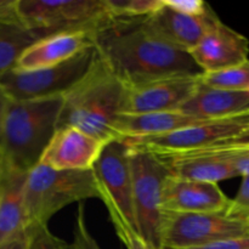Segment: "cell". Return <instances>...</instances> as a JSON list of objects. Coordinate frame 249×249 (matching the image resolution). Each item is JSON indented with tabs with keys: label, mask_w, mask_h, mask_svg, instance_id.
I'll list each match as a JSON object with an SVG mask.
<instances>
[{
	"label": "cell",
	"mask_w": 249,
	"mask_h": 249,
	"mask_svg": "<svg viewBox=\"0 0 249 249\" xmlns=\"http://www.w3.org/2000/svg\"><path fill=\"white\" fill-rule=\"evenodd\" d=\"M230 199L215 182L196 181L169 177L162 192L164 213L203 214L225 212Z\"/></svg>",
	"instance_id": "7c38bea8"
},
{
	"label": "cell",
	"mask_w": 249,
	"mask_h": 249,
	"mask_svg": "<svg viewBox=\"0 0 249 249\" xmlns=\"http://www.w3.org/2000/svg\"><path fill=\"white\" fill-rule=\"evenodd\" d=\"M96 60L97 53L91 46L53 67L31 72L11 70L0 77V88L15 101L63 96L88 74Z\"/></svg>",
	"instance_id": "52a82bcc"
},
{
	"label": "cell",
	"mask_w": 249,
	"mask_h": 249,
	"mask_svg": "<svg viewBox=\"0 0 249 249\" xmlns=\"http://www.w3.org/2000/svg\"><path fill=\"white\" fill-rule=\"evenodd\" d=\"M27 175L28 173L0 164V243L27 232Z\"/></svg>",
	"instance_id": "ac0fdd59"
},
{
	"label": "cell",
	"mask_w": 249,
	"mask_h": 249,
	"mask_svg": "<svg viewBox=\"0 0 249 249\" xmlns=\"http://www.w3.org/2000/svg\"><path fill=\"white\" fill-rule=\"evenodd\" d=\"M28 249H77L50 231L48 225H36L27 229Z\"/></svg>",
	"instance_id": "603a6c76"
},
{
	"label": "cell",
	"mask_w": 249,
	"mask_h": 249,
	"mask_svg": "<svg viewBox=\"0 0 249 249\" xmlns=\"http://www.w3.org/2000/svg\"><path fill=\"white\" fill-rule=\"evenodd\" d=\"M130 148L124 140H112L105 145L92 167L100 199L109 215L121 218L131 229H136L133 204V182Z\"/></svg>",
	"instance_id": "30bf717a"
},
{
	"label": "cell",
	"mask_w": 249,
	"mask_h": 249,
	"mask_svg": "<svg viewBox=\"0 0 249 249\" xmlns=\"http://www.w3.org/2000/svg\"><path fill=\"white\" fill-rule=\"evenodd\" d=\"M105 145L73 126L56 129L39 164L55 170H91Z\"/></svg>",
	"instance_id": "4fadbf2b"
},
{
	"label": "cell",
	"mask_w": 249,
	"mask_h": 249,
	"mask_svg": "<svg viewBox=\"0 0 249 249\" xmlns=\"http://www.w3.org/2000/svg\"><path fill=\"white\" fill-rule=\"evenodd\" d=\"M201 83L215 89L249 91V58L218 72L202 73Z\"/></svg>",
	"instance_id": "44dd1931"
},
{
	"label": "cell",
	"mask_w": 249,
	"mask_h": 249,
	"mask_svg": "<svg viewBox=\"0 0 249 249\" xmlns=\"http://www.w3.org/2000/svg\"><path fill=\"white\" fill-rule=\"evenodd\" d=\"M173 177L196 181L215 182L238 177L228 153L220 148H204L179 155L160 156Z\"/></svg>",
	"instance_id": "e0dca14e"
},
{
	"label": "cell",
	"mask_w": 249,
	"mask_h": 249,
	"mask_svg": "<svg viewBox=\"0 0 249 249\" xmlns=\"http://www.w3.org/2000/svg\"><path fill=\"white\" fill-rule=\"evenodd\" d=\"M111 18H145L162 7V0H105Z\"/></svg>",
	"instance_id": "7402d4cb"
},
{
	"label": "cell",
	"mask_w": 249,
	"mask_h": 249,
	"mask_svg": "<svg viewBox=\"0 0 249 249\" xmlns=\"http://www.w3.org/2000/svg\"><path fill=\"white\" fill-rule=\"evenodd\" d=\"M186 249H249V236L216 241V242L207 243V245L198 246V247Z\"/></svg>",
	"instance_id": "f1b7e54d"
},
{
	"label": "cell",
	"mask_w": 249,
	"mask_h": 249,
	"mask_svg": "<svg viewBox=\"0 0 249 249\" xmlns=\"http://www.w3.org/2000/svg\"><path fill=\"white\" fill-rule=\"evenodd\" d=\"M247 130H249V109L233 116L201 122L163 135L124 141L130 147L158 156H170L213 147L232 140Z\"/></svg>",
	"instance_id": "ba28073f"
},
{
	"label": "cell",
	"mask_w": 249,
	"mask_h": 249,
	"mask_svg": "<svg viewBox=\"0 0 249 249\" xmlns=\"http://www.w3.org/2000/svg\"><path fill=\"white\" fill-rule=\"evenodd\" d=\"M213 147H249V130L245 131L232 140H229Z\"/></svg>",
	"instance_id": "1f68e13d"
},
{
	"label": "cell",
	"mask_w": 249,
	"mask_h": 249,
	"mask_svg": "<svg viewBox=\"0 0 249 249\" xmlns=\"http://www.w3.org/2000/svg\"><path fill=\"white\" fill-rule=\"evenodd\" d=\"M220 148L228 153L238 177H249V147H208ZM204 150V148H203Z\"/></svg>",
	"instance_id": "83f0119b"
},
{
	"label": "cell",
	"mask_w": 249,
	"mask_h": 249,
	"mask_svg": "<svg viewBox=\"0 0 249 249\" xmlns=\"http://www.w3.org/2000/svg\"><path fill=\"white\" fill-rule=\"evenodd\" d=\"M189 53L203 73L218 72L248 60L249 40L219 18Z\"/></svg>",
	"instance_id": "5bb4252c"
},
{
	"label": "cell",
	"mask_w": 249,
	"mask_h": 249,
	"mask_svg": "<svg viewBox=\"0 0 249 249\" xmlns=\"http://www.w3.org/2000/svg\"><path fill=\"white\" fill-rule=\"evenodd\" d=\"M126 87L100 60L63 95L57 129L73 126L104 142L118 140L116 124L124 113Z\"/></svg>",
	"instance_id": "7a4b0ae2"
},
{
	"label": "cell",
	"mask_w": 249,
	"mask_h": 249,
	"mask_svg": "<svg viewBox=\"0 0 249 249\" xmlns=\"http://www.w3.org/2000/svg\"><path fill=\"white\" fill-rule=\"evenodd\" d=\"M9 97L6 96V94L4 92V90L0 88V130H1V124L2 119H4L5 111H6L7 104H9Z\"/></svg>",
	"instance_id": "d6a6232c"
},
{
	"label": "cell",
	"mask_w": 249,
	"mask_h": 249,
	"mask_svg": "<svg viewBox=\"0 0 249 249\" xmlns=\"http://www.w3.org/2000/svg\"><path fill=\"white\" fill-rule=\"evenodd\" d=\"M201 75L168 77L126 87L123 114L179 111L197 90Z\"/></svg>",
	"instance_id": "8fae6325"
},
{
	"label": "cell",
	"mask_w": 249,
	"mask_h": 249,
	"mask_svg": "<svg viewBox=\"0 0 249 249\" xmlns=\"http://www.w3.org/2000/svg\"><path fill=\"white\" fill-rule=\"evenodd\" d=\"M249 109V91L215 89L199 83L180 112L203 121L233 116Z\"/></svg>",
	"instance_id": "d6986e66"
},
{
	"label": "cell",
	"mask_w": 249,
	"mask_h": 249,
	"mask_svg": "<svg viewBox=\"0 0 249 249\" xmlns=\"http://www.w3.org/2000/svg\"><path fill=\"white\" fill-rule=\"evenodd\" d=\"M129 148L136 229L151 249H164L162 192L165 179L172 174L158 155L130 146Z\"/></svg>",
	"instance_id": "5b68a950"
},
{
	"label": "cell",
	"mask_w": 249,
	"mask_h": 249,
	"mask_svg": "<svg viewBox=\"0 0 249 249\" xmlns=\"http://www.w3.org/2000/svg\"><path fill=\"white\" fill-rule=\"evenodd\" d=\"M91 39L100 60L125 87L203 73L189 53L151 34L142 18H108Z\"/></svg>",
	"instance_id": "6da1fadb"
},
{
	"label": "cell",
	"mask_w": 249,
	"mask_h": 249,
	"mask_svg": "<svg viewBox=\"0 0 249 249\" xmlns=\"http://www.w3.org/2000/svg\"><path fill=\"white\" fill-rule=\"evenodd\" d=\"M89 198L100 199L92 170H55L36 165L27 175L26 182L28 228L48 225L61 209Z\"/></svg>",
	"instance_id": "277c9868"
},
{
	"label": "cell",
	"mask_w": 249,
	"mask_h": 249,
	"mask_svg": "<svg viewBox=\"0 0 249 249\" xmlns=\"http://www.w3.org/2000/svg\"><path fill=\"white\" fill-rule=\"evenodd\" d=\"M226 212L238 218L249 219V177H242L237 195L230 199Z\"/></svg>",
	"instance_id": "484cf974"
},
{
	"label": "cell",
	"mask_w": 249,
	"mask_h": 249,
	"mask_svg": "<svg viewBox=\"0 0 249 249\" xmlns=\"http://www.w3.org/2000/svg\"><path fill=\"white\" fill-rule=\"evenodd\" d=\"M163 4L180 14L195 17L204 16L212 10L203 0H163Z\"/></svg>",
	"instance_id": "4316f807"
},
{
	"label": "cell",
	"mask_w": 249,
	"mask_h": 249,
	"mask_svg": "<svg viewBox=\"0 0 249 249\" xmlns=\"http://www.w3.org/2000/svg\"><path fill=\"white\" fill-rule=\"evenodd\" d=\"M0 249H28V237L27 232L21 236L7 240L0 243Z\"/></svg>",
	"instance_id": "4dcf8cb0"
},
{
	"label": "cell",
	"mask_w": 249,
	"mask_h": 249,
	"mask_svg": "<svg viewBox=\"0 0 249 249\" xmlns=\"http://www.w3.org/2000/svg\"><path fill=\"white\" fill-rule=\"evenodd\" d=\"M39 39L22 24L0 23V77L14 70L22 53Z\"/></svg>",
	"instance_id": "ffe728a7"
},
{
	"label": "cell",
	"mask_w": 249,
	"mask_h": 249,
	"mask_svg": "<svg viewBox=\"0 0 249 249\" xmlns=\"http://www.w3.org/2000/svg\"><path fill=\"white\" fill-rule=\"evenodd\" d=\"M249 236V219L228 212L203 214L164 213V249H186L216 241Z\"/></svg>",
	"instance_id": "9c48e42d"
},
{
	"label": "cell",
	"mask_w": 249,
	"mask_h": 249,
	"mask_svg": "<svg viewBox=\"0 0 249 249\" xmlns=\"http://www.w3.org/2000/svg\"><path fill=\"white\" fill-rule=\"evenodd\" d=\"M22 24L39 38L90 31L111 18L105 0H17Z\"/></svg>",
	"instance_id": "8992f818"
},
{
	"label": "cell",
	"mask_w": 249,
	"mask_h": 249,
	"mask_svg": "<svg viewBox=\"0 0 249 249\" xmlns=\"http://www.w3.org/2000/svg\"><path fill=\"white\" fill-rule=\"evenodd\" d=\"M73 245L77 249H101L88 229L85 220V209L83 204L78 206L77 218L74 223V240Z\"/></svg>",
	"instance_id": "d4e9b609"
},
{
	"label": "cell",
	"mask_w": 249,
	"mask_h": 249,
	"mask_svg": "<svg viewBox=\"0 0 249 249\" xmlns=\"http://www.w3.org/2000/svg\"><path fill=\"white\" fill-rule=\"evenodd\" d=\"M63 96L9 100L0 130V164L29 173L57 129Z\"/></svg>",
	"instance_id": "3957f363"
},
{
	"label": "cell",
	"mask_w": 249,
	"mask_h": 249,
	"mask_svg": "<svg viewBox=\"0 0 249 249\" xmlns=\"http://www.w3.org/2000/svg\"><path fill=\"white\" fill-rule=\"evenodd\" d=\"M117 236L123 242L126 249H151L136 230L131 229L126 223L116 215H109Z\"/></svg>",
	"instance_id": "cb8c5ba5"
},
{
	"label": "cell",
	"mask_w": 249,
	"mask_h": 249,
	"mask_svg": "<svg viewBox=\"0 0 249 249\" xmlns=\"http://www.w3.org/2000/svg\"><path fill=\"white\" fill-rule=\"evenodd\" d=\"M0 23L22 24L17 10V0H0Z\"/></svg>",
	"instance_id": "f546056e"
},
{
	"label": "cell",
	"mask_w": 249,
	"mask_h": 249,
	"mask_svg": "<svg viewBox=\"0 0 249 249\" xmlns=\"http://www.w3.org/2000/svg\"><path fill=\"white\" fill-rule=\"evenodd\" d=\"M91 46L94 45L90 31L51 34L29 45L19 56L14 70L19 72H31L53 67L66 62Z\"/></svg>",
	"instance_id": "2e32d148"
},
{
	"label": "cell",
	"mask_w": 249,
	"mask_h": 249,
	"mask_svg": "<svg viewBox=\"0 0 249 249\" xmlns=\"http://www.w3.org/2000/svg\"><path fill=\"white\" fill-rule=\"evenodd\" d=\"M218 19L213 9L204 16L195 17L180 14L163 4L160 10L142 18V24L164 43L189 53Z\"/></svg>",
	"instance_id": "9a60e30c"
}]
</instances>
